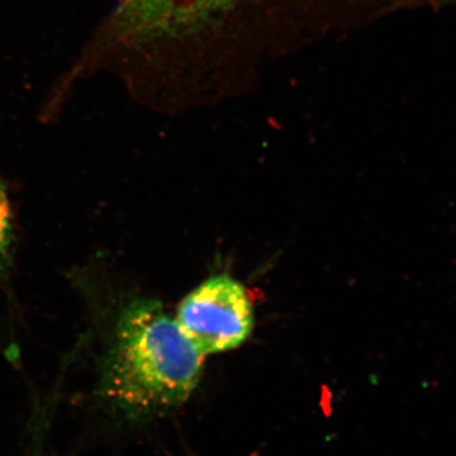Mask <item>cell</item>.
I'll return each mask as SVG.
<instances>
[{
	"label": "cell",
	"instance_id": "obj_1",
	"mask_svg": "<svg viewBox=\"0 0 456 456\" xmlns=\"http://www.w3.org/2000/svg\"><path fill=\"white\" fill-rule=\"evenodd\" d=\"M375 0H123L119 35L167 112L246 97L303 51L356 31Z\"/></svg>",
	"mask_w": 456,
	"mask_h": 456
},
{
	"label": "cell",
	"instance_id": "obj_2",
	"mask_svg": "<svg viewBox=\"0 0 456 456\" xmlns=\"http://www.w3.org/2000/svg\"><path fill=\"white\" fill-rule=\"evenodd\" d=\"M203 358L160 303L130 299L108 330L99 362V403L123 425L163 416L197 388Z\"/></svg>",
	"mask_w": 456,
	"mask_h": 456
},
{
	"label": "cell",
	"instance_id": "obj_3",
	"mask_svg": "<svg viewBox=\"0 0 456 456\" xmlns=\"http://www.w3.org/2000/svg\"><path fill=\"white\" fill-rule=\"evenodd\" d=\"M176 322L202 355L236 349L254 326L244 285L228 275L207 279L180 303Z\"/></svg>",
	"mask_w": 456,
	"mask_h": 456
},
{
	"label": "cell",
	"instance_id": "obj_4",
	"mask_svg": "<svg viewBox=\"0 0 456 456\" xmlns=\"http://www.w3.org/2000/svg\"><path fill=\"white\" fill-rule=\"evenodd\" d=\"M12 237H13V222H12L11 204L0 180V268L8 263L11 253Z\"/></svg>",
	"mask_w": 456,
	"mask_h": 456
},
{
	"label": "cell",
	"instance_id": "obj_5",
	"mask_svg": "<svg viewBox=\"0 0 456 456\" xmlns=\"http://www.w3.org/2000/svg\"><path fill=\"white\" fill-rule=\"evenodd\" d=\"M439 2H444V3H452V2H454V3H456V0H439Z\"/></svg>",
	"mask_w": 456,
	"mask_h": 456
}]
</instances>
